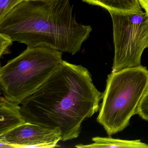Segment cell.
<instances>
[{
	"label": "cell",
	"mask_w": 148,
	"mask_h": 148,
	"mask_svg": "<svg viewBox=\"0 0 148 148\" xmlns=\"http://www.w3.org/2000/svg\"><path fill=\"white\" fill-rule=\"evenodd\" d=\"M24 1H35V0H24Z\"/></svg>",
	"instance_id": "obj_14"
},
{
	"label": "cell",
	"mask_w": 148,
	"mask_h": 148,
	"mask_svg": "<svg viewBox=\"0 0 148 148\" xmlns=\"http://www.w3.org/2000/svg\"><path fill=\"white\" fill-rule=\"evenodd\" d=\"M62 52L49 47L27 48L0 68V87L4 97L20 104L56 71Z\"/></svg>",
	"instance_id": "obj_4"
},
{
	"label": "cell",
	"mask_w": 148,
	"mask_h": 148,
	"mask_svg": "<svg viewBox=\"0 0 148 148\" xmlns=\"http://www.w3.org/2000/svg\"><path fill=\"white\" fill-rule=\"evenodd\" d=\"M138 114L143 119L148 121V91L139 103Z\"/></svg>",
	"instance_id": "obj_12"
},
{
	"label": "cell",
	"mask_w": 148,
	"mask_h": 148,
	"mask_svg": "<svg viewBox=\"0 0 148 148\" xmlns=\"http://www.w3.org/2000/svg\"><path fill=\"white\" fill-rule=\"evenodd\" d=\"M14 41L12 39L5 34L0 33V57L5 54L11 53L9 48Z\"/></svg>",
	"instance_id": "obj_11"
},
{
	"label": "cell",
	"mask_w": 148,
	"mask_h": 148,
	"mask_svg": "<svg viewBox=\"0 0 148 148\" xmlns=\"http://www.w3.org/2000/svg\"><path fill=\"white\" fill-rule=\"evenodd\" d=\"M70 0L23 1L0 20V33L31 48L49 47L74 55L92 31L78 23Z\"/></svg>",
	"instance_id": "obj_2"
},
{
	"label": "cell",
	"mask_w": 148,
	"mask_h": 148,
	"mask_svg": "<svg viewBox=\"0 0 148 148\" xmlns=\"http://www.w3.org/2000/svg\"><path fill=\"white\" fill-rule=\"evenodd\" d=\"M142 8L148 13V0H138Z\"/></svg>",
	"instance_id": "obj_13"
},
{
	"label": "cell",
	"mask_w": 148,
	"mask_h": 148,
	"mask_svg": "<svg viewBox=\"0 0 148 148\" xmlns=\"http://www.w3.org/2000/svg\"><path fill=\"white\" fill-rule=\"evenodd\" d=\"M24 0H0V20Z\"/></svg>",
	"instance_id": "obj_10"
},
{
	"label": "cell",
	"mask_w": 148,
	"mask_h": 148,
	"mask_svg": "<svg viewBox=\"0 0 148 148\" xmlns=\"http://www.w3.org/2000/svg\"><path fill=\"white\" fill-rule=\"evenodd\" d=\"M148 91V70L139 66L108 75L97 121L109 136L124 130Z\"/></svg>",
	"instance_id": "obj_3"
},
{
	"label": "cell",
	"mask_w": 148,
	"mask_h": 148,
	"mask_svg": "<svg viewBox=\"0 0 148 148\" xmlns=\"http://www.w3.org/2000/svg\"><path fill=\"white\" fill-rule=\"evenodd\" d=\"M61 140L59 129L45 128L27 122L0 135V142L15 148H54L59 146L58 143Z\"/></svg>",
	"instance_id": "obj_6"
},
{
	"label": "cell",
	"mask_w": 148,
	"mask_h": 148,
	"mask_svg": "<svg viewBox=\"0 0 148 148\" xmlns=\"http://www.w3.org/2000/svg\"><path fill=\"white\" fill-rule=\"evenodd\" d=\"M113 24L115 54L112 72L141 65L148 48V13L109 12Z\"/></svg>",
	"instance_id": "obj_5"
},
{
	"label": "cell",
	"mask_w": 148,
	"mask_h": 148,
	"mask_svg": "<svg viewBox=\"0 0 148 148\" xmlns=\"http://www.w3.org/2000/svg\"><path fill=\"white\" fill-rule=\"evenodd\" d=\"M103 94L85 67L63 60L57 71L21 103L27 123L59 129L62 141L77 138L84 120L99 109Z\"/></svg>",
	"instance_id": "obj_1"
},
{
	"label": "cell",
	"mask_w": 148,
	"mask_h": 148,
	"mask_svg": "<svg viewBox=\"0 0 148 148\" xmlns=\"http://www.w3.org/2000/svg\"><path fill=\"white\" fill-rule=\"evenodd\" d=\"M93 143L90 144H78L75 147L78 148H148V144L140 140H126L115 139L112 138L95 137L92 138Z\"/></svg>",
	"instance_id": "obj_9"
},
{
	"label": "cell",
	"mask_w": 148,
	"mask_h": 148,
	"mask_svg": "<svg viewBox=\"0 0 148 148\" xmlns=\"http://www.w3.org/2000/svg\"><path fill=\"white\" fill-rule=\"evenodd\" d=\"M90 5L99 6L109 12L129 13L142 12L138 0H82Z\"/></svg>",
	"instance_id": "obj_8"
},
{
	"label": "cell",
	"mask_w": 148,
	"mask_h": 148,
	"mask_svg": "<svg viewBox=\"0 0 148 148\" xmlns=\"http://www.w3.org/2000/svg\"><path fill=\"white\" fill-rule=\"evenodd\" d=\"M20 106L8 100L0 98V135H2L27 123L21 111Z\"/></svg>",
	"instance_id": "obj_7"
}]
</instances>
